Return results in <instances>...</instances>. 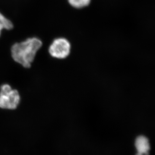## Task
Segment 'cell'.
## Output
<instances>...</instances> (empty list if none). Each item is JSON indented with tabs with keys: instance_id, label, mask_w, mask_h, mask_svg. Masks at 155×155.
<instances>
[{
	"instance_id": "cell-4",
	"label": "cell",
	"mask_w": 155,
	"mask_h": 155,
	"mask_svg": "<svg viewBox=\"0 0 155 155\" xmlns=\"http://www.w3.org/2000/svg\"><path fill=\"white\" fill-rule=\"evenodd\" d=\"M135 147L137 153L142 155H148L150 150L148 138L143 136L138 137L135 140Z\"/></svg>"
},
{
	"instance_id": "cell-2",
	"label": "cell",
	"mask_w": 155,
	"mask_h": 155,
	"mask_svg": "<svg viewBox=\"0 0 155 155\" xmlns=\"http://www.w3.org/2000/svg\"><path fill=\"white\" fill-rule=\"evenodd\" d=\"M21 97L17 89H13L9 84H4L0 87V108L14 110L20 103Z\"/></svg>"
},
{
	"instance_id": "cell-5",
	"label": "cell",
	"mask_w": 155,
	"mask_h": 155,
	"mask_svg": "<svg viewBox=\"0 0 155 155\" xmlns=\"http://www.w3.org/2000/svg\"><path fill=\"white\" fill-rule=\"evenodd\" d=\"M13 27L12 22L0 12V36L3 29L11 30Z\"/></svg>"
},
{
	"instance_id": "cell-6",
	"label": "cell",
	"mask_w": 155,
	"mask_h": 155,
	"mask_svg": "<svg viewBox=\"0 0 155 155\" xmlns=\"http://www.w3.org/2000/svg\"><path fill=\"white\" fill-rule=\"evenodd\" d=\"M69 4L76 9H82L88 6L91 0H68Z\"/></svg>"
},
{
	"instance_id": "cell-7",
	"label": "cell",
	"mask_w": 155,
	"mask_h": 155,
	"mask_svg": "<svg viewBox=\"0 0 155 155\" xmlns=\"http://www.w3.org/2000/svg\"><path fill=\"white\" fill-rule=\"evenodd\" d=\"M136 155H141V154H139V153H137Z\"/></svg>"
},
{
	"instance_id": "cell-1",
	"label": "cell",
	"mask_w": 155,
	"mask_h": 155,
	"mask_svg": "<svg viewBox=\"0 0 155 155\" xmlns=\"http://www.w3.org/2000/svg\"><path fill=\"white\" fill-rule=\"evenodd\" d=\"M42 46V42L37 37L29 38L25 41L16 43L11 49L12 58L24 68H30Z\"/></svg>"
},
{
	"instance_id": "cell-3",
	"label": "cell",
	"mask_w": 155,
	"mask_h": 155,
	"mask_svg": "<svg viewBox=\"0 0 155 155\" xmlns=\"http://www.w3.org/2000/svg\"><path fill=\"white\" fill-rule=\"evenodd\" d=\"M71 46L70 42L63 37L54 39L49 47L50 55L55 58L63 59L69 55Z\"/></svg>"
}]
</instances>
